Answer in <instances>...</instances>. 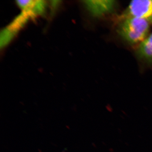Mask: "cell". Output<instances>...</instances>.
<instances>
[{
  "label": "cell",
  "instance_id": "6da1fadb",
  "mask_svg": "<svg viewBox=\"0 0 152 152\" xmlns=\"http://www.w3.org/2000/svg\"><path fill=\"white\" fill-rule=\"evenodd\" d=\"M150 23L135 17L123 18L118 25L117 32L124 40L131 45L141 43L148 35Z\"/></svg>",
  "mask_w": 152,
  "mask_h": 152
},
{
  "label": "cell",
  "instance_id": "7a4b0ae2",
  "mask_svg": "<svg viewBox=\"0 0 152 152\" xmlns=\"http://www.w3.org/2000/svg\"><path fill=\"white\" fill-rule=\"evenodd\" d=\"M135 17L152 23V0L132 1L126 10L124 17Z\"/></svg>",
  "mask_w": 152,
  "mask_h": 152
},
{
  "label": "cell",
  "instance_id": "3957f363",
  "mask_svg": "<svg viewBox=\"0 0 152 152\" xmlns=\"http://www.w3.org/2000/svg\"><path fill=\"white\" fill-rule=\"evenodd\" d=\"M87 9L94 16L101 17L111 13L116 7L114 0L87 1L85 2Z\"/></svg>",
  "mask_w": 152,
  "mask_h": 152
},
{
  "label": "cell",
  "instance_id": "277c9868",
  "mask_svg": "<svg viewBox=\"0 0 152 152\" xmlns=\"http://www.w3.org/2000/svg\"><path fill=\"white\" fill-rule=\"evenodd\" d=\"M136 54L139 59L145 62L152 64V33L139 44Z\"/></svg>",
  "mask_w": 152,
  "mask_h": 152
},
{
  "label": "cell",
  "instance_id": "5b68a950",
  "mask_svg": "<svg viewBox=\"0 0 152 152\" xmlns=\"http://www.w3.org/2000/svg\"><path fill=\"white\" fill-rule=\"evenodd\" d=\"M17 3L23 10L29 11L36 15L43 12L46 5L45 1H19Z\"/></svg>",
  "mask_w": 152,
  "mask_h": 152
}]
</instances>
